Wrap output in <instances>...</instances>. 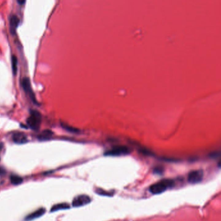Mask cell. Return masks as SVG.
<instances>
[{"mask_svg": "<svg viewBox=\"0 0 221 221\" xmlns=\"http://www.w3.org/2000/svg\"><path fill=\"white\" fill-rule=\"evenodd\" d=\"M13 140L17 144H24L28 141L27 137L22 132H16L13 136Z\"/></svg>", "mask_w": 221, "mask_h": 221, "instance_id": "obj_8", "label": "cell"}, {"mask_svg": "<svg viewBox=\"0 0 221 221\" xmlns=\"http://www.w3.org/2000/svg\"><path fill=\"white\" fill-rule=\"evenodd\" d=\"M130 150L129 148L126 147H122L119 146L114 147L113 149H110V150L107 151L105 153V155L107 156H121V155H125L130 153Z\"/></svg>", "mask_w": 221, "mask_h": 221, "instance_id": "obj_5", "label": "cell"}, {"mask_svg": "<svg viewBox=\"0 0 221 221\" xmlns=\"http://www.w3.org/2000/svg\"><path fill=\"white\" fill-rule=\"evenodd\" d=\"M18 3L20 5H22L23 4H24L25 3V1H18Z\"/></svg>", "mask_w": 221, "mask_h": 221, "instance_id": "obj_16", "label": "cell"}, {"mask_svg": "<svg viewBox=\"0 0 221 221\" xmlns=\"http://www.w3.org/2000/svg\"><path fill=\"white\" fill-rule=\"evenodd\" d=\"M45 213V209L44 208H40L38 209V210L29 215L27 217H26L25 220L30 221L34 219H36L37 218H39L40 217L42 216Z\"/></svg>", "mask_w": 221, "mask_h": 221, "instance_id": "obj_9", "label": "cell"}, {"mask_svg": "<svg viewBox=\"0 0 221 221\" xmlns=\"http://www.w3.org/2000/svg\"><path fill=\"white\" fill-rule=\"evenodd\" d=\"M10 182L14 185H18L23 182L22 178L16 176V175H12L10 176Z\"/></svg>", "mask_w": 221, "mask_h": 221, "instance_id": "obj_12", "label": "cell"}, {"mask_svg": "<svg viewBox=\"0 0 221 221\" xmlns=\"http://www.w3.org/2000/svg\"><path fill=\"white\" fill-rule=\"evenodd\" d=\"M42 122V115L37 110L31 111L30 115L27 119V125L33 130H38Z\"/></svg>", "mask_w": 221, "mask_h": 221, "instance_id": "obj_2", "label": "cell"}, {"mask_svg": "<svg viewBox=\"0 0 221 221\" xmlns=\"http://www.w3.org/2000/svg\"><path fill=\"white\" fill-rule=\"evenodd\" d=\"M203 178V171L202 170L193 171L188 175V182L191 184H196L202 181Z\"/></svg>", "mask_w": 221, "mask_h": 221, "instance_id": "obj_6", "label": "cell"}, {"mask_svg": "<svg viewBox=\"0 0 221 221\" xmlns=\"http://www.w3.org/2000/svg\"><path fill=\"white\" fill-rule=\"evenodd\" d=\"M69 208V204L66 203H62L59 204H56L54 206H53L51 209V212H54L56 211H59L61 209H66Z\"/></svg>", "mask_w": 221, "mask_h": 221, "instance_id": "obj_10", "label": "cell"}, {"mask_svg": "<svg viewBox=\"0 0 221 221\" xmlns=\"http://www.w3.org/2000/svg\"><path fill=\"white\" fill-rule=\"evenodd\" d=\"M91 202L90 197L88 195H82L75 198L72 202L73 207H80L88 204Z\"/></svg>", "mask_w": 221, "mask_h": 221, "instance_id": "obj_4", "label": "cell"}, {"mask_svg": "<svg viewBox=\"0 0 221 221\" xmlns=\"http://www.w3.org/2000/svg\"><path fill=\"white\" fill-rule=\"evenodd\" d=\"M5 170L4 169H2V168H0V176H1V175H2V174H3L4 173H5Z\"/></svg>", "mask_w": 221, "mask_h": 221, "instance_id": "obj_15", "label": "cell"}, {"mask_svg": "<svg viewBox=\"0 0 221 221\" xmlns=\"http://www.w3.org/2000/svg\"><path fill=\"white\" fill-rule=\"evenodd\" d=\"M21 86L23 89H24V90L25 91L26 95L31 99V100L34 104H38V102L37 101L35 95H34V93L32 89L30 80L27 77L23 78L21 80Z\"/></svg>", "mask_w": 221, "mask_h": 221, "instance_id": "obj_3", "label": "cell"}, {"mask_svg": "<svg viewBox=\"0 0 221 221\" xmlns=\"http://www.w3.org/2000/svg\"><path fill=\"white\" fill-rule=\"evenodd\" d=\"M12 69L14 75L17 73V70H18V59L15 55H13L12 57Z\"/></svg>", "mask_w": 221, "mask_h": 221, "instance_id": "obj_11", "label": "cell"}, {"mask_svg": "<svg viewBox=\"0 0 221 221\" xmlns=\"http://www.w3.org/2000/svg\"><path fill=\"white\" fill-rule=\"evenodd\" d=\"M96 192L99 195H111L110 193H109L108 192L104 191L103 189H98L97 191H96Z\"/></svg>", "mask_w": 221, "mask_h": 221, "instance_id": "obj_14", "label": "cell"}, {"mask_svg": "<svg viewBox=\"0 0 221 221\" xmlns=\"http://www.w3.org/2000/svg\"><path fill=\"white\" fill-rule=\"evenodd\" d=\"M174 184V180L171 179H164L156 182L150 186L149 191L152 194H160L165 191L167 189L171 188Z\"/></svg>", "mask_w": 221, "mask_h": 221, "instance_id": "obj_1", "label": "cell"}, {"mask_svg": "<svg viewBox=\"0 0 221 221\" xmlns=\"http://www.w3.org/2000/svg\"><path fill=\"white\" fill-rule=\"evenodd\" d=\"M52 134H53V132H52L51 131L48 130H45L42 133V134L40 135V136L39 138L41 139H48L51 137Z\"/></svg>", "mask_w": 221, "mask_h": 221, "instance_id": "obj_13", "label": "cell"}, {"mask_svg": "<svg viewBox=\"0 0 221 221\" xmlns=\"http://www.w3.org/2000/svg\"><path fill=\"white\" fill-rule=\"evenodd\" d=\"M20 24V19L16 15L11 16L10 18V33L14 35L16 32V29L18 28Z\"/></svg>", "mask_w": 221, "mask_h": 221, "instance_id": "obj_7", "label": "cell"}]
</instances>
